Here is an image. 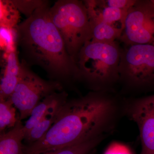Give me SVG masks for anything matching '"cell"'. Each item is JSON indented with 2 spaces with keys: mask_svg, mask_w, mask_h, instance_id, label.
<instances>
[{
  "mask_svg": "<svg viewBox=\"0 0 154 154\" xmlns=\"http://www.w3.org/2000/svg\"><path fill=\"white\" fill-rule=\"evenodd\" d=\"M24 125L20 119L13 128L0 134V154H26L25 145Z\"/></svg>",
  "mask_w": 154,
  "mask_h": 154,
  "instance_id": "obj_11",
  "label": "cell"
},
{
  "mask_svg": "<svg viewBox=\"0 0 154 154\" xmlns=\"http://www.w3.org/2000/svg\"><path fill=\"white\" fill-rule=\"evenodd\" d=\"M119 82L126 89L143 91L154 86V45L136 44L122 48Z\"/></svg>",
  "mask_w": 154,
  "mask_h": 154,
  "instance_id": "obj_5",
  "label": "cell"
},
{
  "mask_svg": "<svg viewBox=\"0 0 154 154\" xmlns=\"http://www.w3.org/2000/svg\"><path fill=\"white\" fill-rule=\"evenodd\" d=\"M1 47L5 53L16 51L15 42L17 37L16 29L1 27Z\"/></svg>",
  "mask_w": 154,
  "mask_h": 154,
  "instance_id": "obj_18",
  "label": "cell"
},
{
  "mask_svg": "<svg viewBox=\"0 0 154 154\" xmlns=\"http://www.w3.org/2000/svg\"><path fill=\"white\" fill-rule=\"evenodd\" d=\"M124 115V100L109 92L93 91L67 100L55 123L40 140L25 145L26 154H42L107 137Z\"/></svg>",
  "mask_w": 154,
  "mask_h": 154,
  "instance_id": "obj_1",
  "label": "cell"
},
{
  "mask_svg": "<svg viewBox=\"0 0 154 154\" xmlns=\"http://www.w3.org/2000/svg\"><path fill=\"white\" fill-rule=\"evenodd\" d=\"M0 12L1 27L15 29L19 25V11L13 1L1 0Z\"/></svg>",
  "mask_w": 154,
  "mask_h": 154,
  "instance_id": "obj_16",
  "label": "cell"
},
{
  "mask_svg": "<svg viewBox=\"0 0 154 154\" xmlns=\"http://www.w3.org/2000/svg\"><path fill=\"white\" fill-rule=\"evenodd\" d=\"M96 154V149H94L93 151H92L89 154Z\"/></svg>",
  "mask_w": 154,
  "mask_h": 154,
  "instance_id": "obj_21",
  "label": "cell"
},
{
  "mask_svg": "<svg viewBox=\"0 0 154 154\" xmlns=\"http://www.w3.org/2000/svg\"><path fill=\"white\" fill-rule=\"evenodd\" d=\"M27 57L57 78L78 79V69L45 4L15 28Z\"/></svg>",
  "mask_w": 154,
  "mask_h": 154,
  "instance_id": "obj_2",
  "label": "cell"
},
{
  "mask_svg": "<svg viewBox=\"0 0 154 154\" xmlns=\"http://www.w3.org/2000/svg\"><path fill=\"white\" fill-rule=\"evenodd\" d=\"M19 82L10 99L19 112V119L30 116L33 108L51 94L62 91L61 85L56 81L42 79L24 64Z\"/></svg>",
  "mask_w": 154,
  "mask_h": 154,
  "instance_id": "obj_6",
  "label": "cell"
},
{
  "mask_svg": "<svg viewBox=\"0 0 154 154\" xmlns=\"http://www.w3.org/2000/svg\"><path fill=\"white\" fill-rule=\"evenodd\" d=\"M67 96V94L64 91L55 92L45 97L33 108L29 119L24 125L25 138L42 119L51 107Z\"/></svg>",
  "mask_w": 154,
  "mask_h": 154,
  "instance_id": "obj_13",
  "label": "cell"
},
{
  "mask_svg": "<svg viewBox=\"0 0 154 154\" xmlns=\"http://www.w3.org/2000/svg\"><path fill=\"white\" fill-rule=\"evenodd\" d=\"M104 5L110 8L128 11L137 0H100Z\"/></svg>",
  "mask_w": 154,
  "mask_h": 154,
  "instance_id": "obj_20",
  "label": "cell"
},
{
  "mask_svg": "<svg viewBox=\"0 0 154 154\" xmlns=\"http://www.w3.org/2000/svg\"><path fill=\"white\" fill-rule=\"evenodd\" d=\"M151 1L153 3H154V0H151Z\"/></svg>",
  "mask_w": 154,
  "mask_h": 154,
  "instance_id": "obj_22",
  "label": "cell"
},
{
  "mask_svg": "<svg viewBox=\"0 0 154 154\" xmlns=\"http://www.w3.org/2000/svg\"><path fill=\"white\" fill-rule=\"evenodd\" d=\"M19 11L30 17L36 9L43 5L45 3L40 1H13Z\"/></svg>",
  "mask_w": 154,
  "mask_h": 154,
  "instance_id": "obj_19",
  "label": "cell"
},
{
  "mask_svg": "<svg viewBox=\"0 0 154 154\" xmlns=\"http://www.w3.org/2000/svg\"><path fill=\"white\" fill-rule=\"evenodd\" d=\"M17 109L10 99H0L1 133L14 128L20 119L19 116H17Z\"/></svg>",
  "mask_w": 154,
  "mask_h": 154,
  "instance_id": "obj_15",
  "label": "cell"
},
{
  "mask_svg": "<svg viewBox=\"0 0 154 154\" xmlns=\"http://www.w3.org/2000/svg\"><path fill=\"white\" fill-rule=\"evenodd\" d=\"M122 51L116 41L87 42L80 51L76 61L78 79L85 82L94 91L112 92L119 82Z\"/></svg>",
  "mask_w": 154,
  "mask_h": 154,
  "instance_id": "obj_3",
  "label": "cell"
},
{
  "mask_svg": "<svg viewBox=\"0 0 154 154\" xmlns=\"http://www.w3.org/2000/svg\"><path fill=\"white\" fill-rule=\"evenodd\" d=\"M106 138L101 137L75 145L42 154H89Z\"/></svg>",
  "mask_w": 154,
  "mask_h": 154,
  "instance_id": "obj_17",
  "label": "cell"
},
{
  "mask_svg": "<svg viewBox=\"0 0 154 154\" xmlns=\"http://www.w3.org/2000/svg\"><path fill=\"white\" fill-rule=\"evenodd\" d=\"M89 19H97L123 30L128 11L104 5L100 0L84 2Z\"/></svg>",
  "mask_w": 154,
  "mask_h": 154,
  "instance_id": "obj_10",
  "label": "cell"
},
{
  "mask_svg": "<svg viewBox=\"0 0 154 154\" xmlns=\"http://www.w3.org/2000/svg\"><path fill=\"white\" fill-rule=\"evenodd\" d=\"M67 96L64 97L48 110L42 119L31 130L24 141L25 145L40 140L49 130L56 121L61 109L67 101Z\"/></svg>",
  "mask_w": 154,
  "mask_h": 154,
  "instance_id": "obj_12",
  "label": "cell"
},
{
  "mask_svg": "<svg viewBox=\"0 0 154 154\" xmlns=\"http://www.w3.org/2000/svg\"><path fill=\"white\" fill-rule=\"evenodd\" d=\"M119 40L125 46L154 45V4L151 0H137L128 11Z\"/></svg>",
  "mask_w": 154,
  "mask_h": 154,
  "instance_id": "obj_7",
  "label": "cell"
},
{
  "mask_svg": "<svg viewBox=\"0 0 154 154\" xmlns=\"http://www.w3.org/2000/svg\"><path fill=\"white\" fill-rule=\"evenodd\" d=\"M4 67L1 78L0 99H9L19 82L22 66L19 63L16 51L5 53Z\"/></svg>",
  "mask_w": 154,
  "mask_h": 154,
  "instance_id": "obj_9",
  "label": "cell"
},
{
  "mask_svg": "<svg viewBox=\"0 0 154 154\" xmlns=\"http://www.w3.org/2000/svg\"><path fill=\"white\" fill-rule=\"evenodd\" d=\"M89 19L92 30L91 41L111 43L121 36L122 29L97 19Z\"/></svg>",
  "mask_w": 154,
  "mask_h": 154,
  "instance_id": "obj_14",
  "label": "cell"
},
{
  "mask_svg": "<svg viewBox=\"0 0 154 154\" xmlns=\"http://www.w3.org/2000/svg\"><path fill=\"white\" fill-rule=\"evenodd\" d=\"M124 115L137 125L141 144L140 154H154V94L124 100Z\"/></svg>",
  "mask_w": 154,
  "mask_h": 154,
  "instance_id": "obj_8",
  "label": "cell"
},
{
  "mask_svg": "<svg viewBox=\"0 0 154 154\" xmlns=\"http://www.w3.org/2000/svg\"><path fill=\"white\" fill-rule=\"evenodd\" d=\"M49 12L63 38L67 52L76 63L80 51L92 38L90 19L84 2L58 1L49 8Z\"/></svg>",
  "mask_w": 154,
  "mask_h": 154,
  "instance_id": "obj_4",
  "label": "cell"
}]
</instances>
